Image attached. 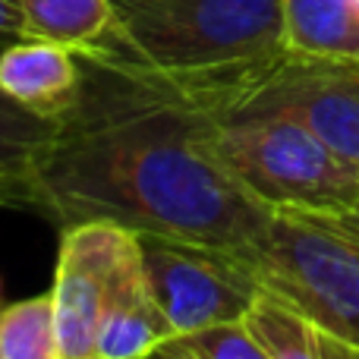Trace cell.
Segmentation results:
<instances>
[{
  "label": "cell",
  "mask_w": 359,
  "mask_h": 359,
  "mask_svg": "<svg viewBox=\"0 0 359 359\" xmlns=\"http://www.w3.org/2000/svg\"><path fill=\"white\" fill-rule=\"evenodd\" d=\"M198 359H271L259 341L249 334L243 322L217 325V328L196 331L189 337H180Z\"/></svg>",
  "instance_id": "cell-15"
},
{
  "label": "cell",
  "mask_w": 359,
  "mask_h": 359,
  "mask_svg": "<svg viewBox=\"0 0 359 359\" xmlns=\"http://www.w3.org/2000/svg\"><path fill=\"white\" fill-rule=\"evenodd\" d=\"M0 359H60L50 290L0 309Z\"/></svg>",
  "instance_id": "cell-14"
},
{
  "label": "cell",
  "mask_w": 359,
  "mask_h": 359,
  "mask_svg": "<svg viewBox=\"0 0 359 359\" xmlns=\"http://www.w3.org/2000/svg\"><path fill=\"white\" fill-rule=\"evenodd\" d=\"M139 249L149 293L177 337L243 322L262 293L233 252L170 236H139Z\"/></svg>",
  "instance_id": "cell-5"
},
{
  "label": "cell",
  "mask_w": 359,
  "mask_h": 359,
  "mask_svg": "<svg viewBox=\"0 0 359 359\" xmlns=\"http://www.w3.org/2000/svg\"><path fill=\"white\" fill-rule=\"evenodd\" d=\"M174 328L149 293L145 268H133L114 290L95 341V359H149L174 341Z\"/></svg>",
  "instance_id": "cell-9"
},
{
  "label": "cell",
  "mask_w": 359,
  "mask_h": 359,
  "mask_svg": "<svg viewBox=\"0 0 359 359\" xmlns=\"http://www.w3.org/2000/svg\"><path fill=\"white\" fill-rule=\"evenodd\" d=\"M149 359H198V356L192 353V350L186 347V344L180 341V337H174V341L164 344L161 350H155V353H151Z\"/></svg>",
  "instance_id": "cell-17"
},
{
  "label": "cell",
  "mask_w": 359,
  "mask_h": 359,
  "mask_svg": "<svg viewBox=\"0 0 359 359\" xmlns=\"http://www.w3.org/2000/svg\"><path fill=\"white\" fill-rule=\"evenodd\" d=\"M142 265L139 236L107 221L69 224L60 230L54 299L60 359H95L104 309L120 280Z\"/></svg>",
  "instance_id": "cell-6"
},
{
  "label": "cell",
  "mask_w": 359,
  "mask_h": 359,
  "mask_svg": "<svg viewBox=\"0 0 359 359\" xmlns=\"http://www.w3.org/2000/svg\"><path fill=\"white\" fill-rule=\"evenodd\" d=\"M82 86L25 174L16 208L57 224L107 221L136 236L202 243L246 259L271 211L215 149V117L120 57H79Z\"/></svg>",
  "instance_id": "cell-1"
},
{
  "label": "cell",
  "mask_w": 359,
  "mask_h": 359,
  "mask_svg": "<svg viewBox=\"0 0 359 359\" xmlns=\"http://www.w3.org/2000/svg\"><path fill=\"white\" fill-rule=\"evenodd\" d=\"M25 35L63 44L79 57H114L120 50L111 0H19Z\"/></svg>",
  "instance_id": "cell-10"
},
{
  "label": "cell",
  "mask_w": 359,
  "mask_h": 359,
  "mask_svg": "<svg viewBox=\"0 0 359 359\" xmlns=\"http://www.w3.org/2000/svg\"><path fill=\"white\" fill-rule=\"evenodd\" d=\"M25 35V22H22V10H19V0H0V50L6 44L19 41Z\"/></svg>",
  "instance_id": "cell-16"
},
{
  "label": "cell",
  "mask_w": 359,
  "mask_h": 359,
  "mask_svg": "<svg viewBox=\"0 0 359 359\" xmlns=\"http://www.w3.org/2000/svg\"><path fill=\"white\" fill-rule=\"evenodd\" d=\"M82 86L76 50L44 38H19L0 50V88L22 107L57 117L73 107Z\"/></svg>",
  "instance_id": "cell-8"
},
{
  "label": "cell",
  "mask_w": 359,
  "mask_h": 359,
  "mask_svg": "<svg viewBox=\"0 0 359 359\" xmlns=\"http://www.w3.org/2000/svg\"><path fill=\"white\" fill-rule=\"evenodd\" d=\"M284 48L309 60L359 63V0H284Z\"/></svg>",
  "instance_id": "cell-12"
},
{
  "label": "cell",
  "mask_w": 359,
  "mask_h": 359,
  "mask_svg": "<svg viewBox=\"0 0 359 359\" xmlns=\"http://www.w3.org/2000/svg\"><path fill=\"white\" fill-rule=\"evenodd\" d=\"M0 309H4V303H0Z\"/></svg>",
  "instance_id": "cell-18"
},
{
  "label": "cell",
  "mask_w": 359,
  "mask_h": 359,
  "mask_svg": "<svg viewBox=\"0 0 359 359\" xmlns=\"http://www.w3.org/2000/svg\"><path fill=\"white\" fill-rule=\"evenodd\" d=\"M57 130H60L57 117L29 111L0 88V205L4 208L19 205V186L44 155Z\"/></svg>",
  "instance_id": "cell-13"
},
{
  "label": "cell",
  "mask_w": 359,
  "mask_h": 359,
  "mask_svg": "<svg viewBox=\"0 0 359 359\" xmlns=\"http://www.w3.org/2000/svg\"><path fill=\"white\" fill-rule=\"evenodd\" d=\"M215 117V149L268 208L359 211V177L284 111L233 107Z\"/></svg>",
  "instance_id": "cell-4"
},
{
  "label": "cell",
  "mask_w": 359,
  "mask_h": 359,
  "mask_svg": "<svg viewBox=\"0 0 359 359\" xmlns=\"http://www.w3.org/2000/svg\"><path fill=\"white\" fill-rule=\"evenodd\" d=\"M243 265L262 290L359 347V211L274 208Z\"/></svg>",
  "instance_id": "cell-3"
},
{
  "label": "cell",
  "mask_w": 359,
  "mask_h": 359,
  "mask_svg": "<svg viewBox=\"0 0 359 359\" xmlns=\"http://www.w3.org/2000/svg\"><path fill=\"white\" fill-rule=\"evenodd\" d=\"M236 107H265L297 117L359 177V63L309 60L287 50Z\"/></svg>",
  "instance_id": "cell-7"
},
{
  "label": "cell",
  "mask_w": 359,
  "mask_h": 359,
  "mask_svg": "<svg viewBox=\"0 0 359 359\" xmlns=\"http://www.w3.org/2000/svg\"><path fill=\"white\" fill-rule=\"evenodd\" d=\"M243 325L271 359H359V347L331 334L268 290L255 297Z\"/></svg>",
  "instance_id": "cell-11"
},
{
  "label": "cell",
  "mask_w": 359,
  "mask_h": 359,
  "mask_svg": "<svg viewBox=\"0 0 359 359\" xmlns=\"http://www.w3.org/2000/svg\"><path fill=\"white\" fill-rule=\"evenodd\" d=\"M114 57L205 107H236L284 60V0H111Z\"/></svg>",
  "instance_id": "cell-2"
}]
</instances>
